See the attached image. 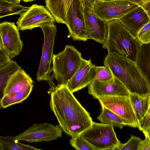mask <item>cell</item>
<instances>
[{"label":"cell","mask_w":150,"mask_h":150,"mask_svg":"<svg viewBox=\"0 0 150 150\" xmlns=\"http://www.w3.org/2000/svg\"><path fill=\"white\" fill-rule=\"evenodd\" d=\"M50 105L62 130L71 137L80 134L92 125L90 114L66 85L50 88Z\"/></svg>","instance_id":"6da1fadb"},{"label":"cell","mask_w":150,"mask_h":150,"mask_svg":"<svg viewBox=\"0 0 150 150\" xmlns=\"http://www.w3.org/2000/svg\"><path fill=\"white\" fill-rule=\"evenodd\" d=\"M103 63L114 77L122 82L130 93L142 96L150 95V85L136 62L113 53L106 55Z\"/></svg>","instance_id":"7a4b0ae2"},{"label":"cell","mask_w":150,"mask_h":150,"mask_svg":"<svg viewBox=\"0 0 150 150\" xmlns=\"http://www.w3.org/2000/svg\"><path fill=\"white\" fill-rule=\"evenodd\" d=\"M108 35L102 47L136 62L141 43L119 19L108 22Z\"/></svg>","instance_id":"3957f363"},{"label":"cell","mask_w":150,"mask_h":150,"mask_svg":"<svg viewBox=\"0 0 150 150\" xmlns=\"http://www.w3.org/2000/svg\"><path fill=\"white\" fill-rule=\"evenodd\" d=\"M83 59L81 53L74 47L67 45L62 51L53 55L52 77L56 79L58 84L66 85L78 69Z\"/></svg>","instance_id":"277c9868"},{"label":"cell","mask_w":150,"mask_h":150,"mask_svg":"<svg viewBox=\"0 0 150 150\" xmlns=\"http://www.w3.org/2000/svg\"><path fill=\"white\" fill-rule=\"evenodd\" d=\"M34 81L29 75L22 68L11 78L0 98V108H5L22 102L31 93Z\"/></svg>","instance_id":"5b68a950"},{"label":"cell","mask_w":150,"mask_h":150,"mask_svg":"<svg viewBox=\"0 0 150 150\" xmlns=\"http://www.w3.org/2000/svg\"><path fill=\"white\" fill-rule=\"evenodd\" d=\"M44 36L42 44V54L37 74L36 79L38 81H46L50 88L56 86L51 76L52 71L51 67L53 54V49L57 29L54 23H44L39 26Z\"/></svg>","instance_id":"8992f818"},{"label":"cell","mask_w":150,"mask_h":150,"mask_svg":"<svg viewBox=\"0 0 150 150\" xmlns=\"http://www.w3.org/2000/svg\"><path fill=\"white\" fill-rule=\"evenodd\" d=\"M80 135L95 150H116L120 142L118 139L113 127L93 122L91 127Z\"/></svg>","instance_id":"52a82bcc"},{"label":"cell","mask_w":150,"mask_h":150,"mask_svg":"<svg viewBox=\"0 0 150 150\" xmlns=\"http://www.w3.org/2000/svg\"><path fill=\"white\" fill-rule=\"evenodd\" d=\"M84 7L81 0H73L67 13L65 24L69 36L74 41L85 42L89 39L84 16Z\"/></svg>","instance_id":"ba28073f"},{"label":"cell","mask_w":150,"mask_h":150,"mask_svg":"<svg viewBox=\"0 0 150 150\" xmlns=\"http://www.w3.org/2000/svg\"><path fill=\"white\" fill-rule=\"evenodd\" d=\"M97 99L101 106L108 108L121 118L126 125L138 127V121L129 97L107 96Z\"/></svg>","instance_id":"9c48e42d"},{"label":"cell","mask_w":150,"mask_h":150,"mask_svg":"<svg viewBox=\"0 0 150 150\" xmlns=\"http://www.w3.org/2000/svg\"><path fill=\"white\" fill-rule=\"evenodd\" d=\"M139 6L130 0H105L96 2L92 9L101 18L108 22L119 19Z\"/></svg>","instance_id":"30bf717a"},{"label":"cell","mask_w":150,"mask_h":150,"mask_svg":"<svg viewBox=\"0 0 150 150\" xmlns=\"http://www.w3.org/2000/svg\"><path fill=\"white\" fill-rule=\"evenodd\" d=\"M62 130L59 124L54 125L47 122L35 123L15 138L18 141L30 143L48 142L61 137Z\"/></svg>","instance_id":"8fae6325"},{"label":"cell","mask_w":150,"mask_h":150,"mask_svg":"<svg viewBox=\"0 0 150 150\" xmlns=\"http://www.w3.org/2000/svg\"><path fill=\"white\" fill-rule=\"evenodd\" d=\"M55 20L46 7L33 4L21 14L16 24L19 30L23 31L31 30L44 23H54Z\"/></svg>","instance_id":"7c38bea8"},{"label":"cell","mask_w":150,"mask_h":150,"mask_svg":"<svg viewBox=\"0 0 150 150\" xmlns=\"http://www.w3.org/2000/svg\"><path fill=\"white\" fill-rule=\"evenodd\" d=\"M19 30L14 22L5 21L0 24V48L12 59L19 55L23 46Z\"/></svg>","instance_id":"4fadbf2b"},{"label":"cell","mask_w":150,"mask_h":150,"mask_svg":"<svg viewBox=\"0 0 150 150\" xmlns=\"http://www.w3.org/2000/svg\"><path fill=\"white\" fill-rule=\"evenodd\" d=\"M88 93L94 98L107 96L129 97L130 93L124 84L117 78L106 81L94 79L88 87Z\"/></svg>","instance_id":"5bb4252c"},{"label":"cell","mask_w":150,"mask_h":150,"mask_svg":"<svg viewBox=\"0 0 150 150\" xmlns=\"http://www.w3.org/2000/svg\"><path fill=\"white\" fill-rule=\"evenodd\" d=\"M100 66L93 64L91 60L82 59L79 67L66 86L73 93L88 86L95 79Z\"/></svg>","instance_id":"9a60e30c"},{"label":"cell","mask_w":150,"mask_h":150,"mask_svg":"<svg viewBox=\"0 0 150 150\" xmlns=\"http://www.w3.org/2000/svg\"><path fill=\"white\" fill-rule=\"evenodd\" d=\"M84 13L89 39L103 45L107 36L108 22L101 18L89 8L84 7Z\"/></svg>","instance_id":"2e32d148"},{"label":"cell","mask_w":150,"mask_h":150,"mask_svg":"<svg viewBox=\"0 0 150 150\" xmlns=\"http://www.w3.org/2000/svg\"><path fill=\"white\" fill-rule=\"evenodd\" d=\"M119 20L136 38L138 31L150 21V18L147 14L140 6Z\"/></svg>","instance_id":"e0dca14e"},{"label":"cell","mask_w":150,"mask_h":150,"mask_svg":"<svg viewBox=\"0 0 150 150\" xmlns=\"http://www.w3.org/2000/svg\"><path fill=\"white\" fill-rule=\"evenodd\" d=\"M73 0H45L46 7L58 23L66 24L67 11Z\"/></svg>","instance_id":"ac0fdd59"},{"label":"cell","mask_w":150,"mask_h":150,"mask_svg":"<svg viewBox=\"0 0 150 150\" xmlns=\"http://www.w3.org/2000/svg\"><path fill=\"white\" fill-rule=\"evenodd\" d=\"M136 62L150 85V42L141 44Z\"/></svg>","instance_id":"d6986e66"},{"label":"cell","mask_w":150,"mask_h":150,"mask_svg":"<svg viewBox=\"0 0 150 150\" xmlns=\"http://www.w3.org/2000/svg\"><path fill=\"white\" fill-rule=\"evenodd\" d=\"M129 97L138 122L149 108L150 95L142 96L130 93Z\"/></svg>","instance_id":"ffe728a7"},{"label":"cell","mask_w":150,"mask_h":150,"mask_svg":"<svg viewBox=\"0 0 150 150\" xmlns=\"http://www.w3.org/2000/svg\"><path fill=\"white\" fill-rule=\"evenodd\" d=\"M21 69L15 61L12 60L6 66L0 68V90L1 98L9 80L19 70Z\"/></svg>","instance_id":"44dd1931"},{"label":"cell","mask_w":150,"mask_h":150,"mask_svg":"<svg viewBox=\"0 0 150 150\" xmlns=\"http://www.w3.org/2000/svg\"><path fill=\"white\" fill-rule=\"evenodd\" d=\"M41 150L29 145L18 142L15 137L7 135L0 137V150Z\"/></svg>","instance_id":"7402d4cb"},{"label":"cell","mask_w":150,"mask_h":150,"mask_svg":"<svg viewBox=\"0 0 150 150\" xmlns=\"http://www.w3.org/2000/svg\"><path fill=\"white\" fill-rule=\"evenodd\" d=\"M101 106V111L97 118L102 123L120 129L126 125L123 120L118 115L105 107Z\"/></svg>","instance_id":"603a6c76"},{"label":"cell","mask_w":150,"mask_h":150,"mask_svg":"<svg viewBox=\"0 0 150 150\" xmlns=\"http://www.w3.org/2000/svg\"><path fill=\"white\" fill-rule=\"evenodd\" d=\"M29 8L8 0H0V18L11 15L21 14Z\"/></svg>","instance_id":"cb8c5ba5"},{"label":"cell","mask_w":150,"mask_h":150,"mask_svg":"<svg viewBox=\"0 0 150 150\" xmlns=\"http://www.w3.org/2000/svg\"><path fill=\"white\" fill-rule=\"evenodd\" d=\"M69 142L72 146L77 150H95L80 134L72 137Z\"/></svg>","instance_id":"d4e9b609"},{"label":"cell","mask_w":150,"mask_h":150,"mask_svg":"<svg viewBox=\"0 0 150 150\" xmlns=\"http://www.w3.org/2000/svg\"><path fill=\"white\" fill-rule=\"evenodd\" d=\"M142 140L140 137L131 135L126 143L121 142L116 150H138V146Z\"/></svg>","instance_id":"484cf974"},{"label":"cell","mask_w":150,"mask_h":150,"mask_svg":"<svg viewBox=\"0 0 150 150\" xmlns=\"http://www.w3.org/2000/svg\"><path fill=\"white\" fill-rule=\"evenodd\" d=\"M136 38L141 44L150 42V21L138 31Z\"/></svg>","instance_id":"4316f807"},{"label":"cell","mask_w":150,"mask_h":150,"mask_svg":"<svg viewBox=\"0 0 150 150\" xmlns=\"http://www.w3.org/2000/svg\"><path fill=\"white\" fill-rule=\"evenodd\" d=\"M114 78V76L109 69L104 66H100L97 71L95 79L100 81H106Z\"/></svg>","instance_id":"83f0119b"},{"label":"cell","mask_w":150,"mask_h":150,"mask_svg":"<svg viewBox=\"0 0 150 150\" xmlns=\"http://www.w3.org/2000/svg\"><path fill=\"white\" fill-rule=\"evenodd\" d=\"M137 127L142 131L150 128V106L143 117L138 121Z\"/></svg>","instance_id":"f1b7e54d"},{"label":"cell","mask_w":150,"mask_h":150,"mask_svg":"<svg viewBox=\"0 0 150 150\" xmlns=\"http://www.w3.org/2000/svg\"><path fill=\"white\" fill-rule=\"evenodd\" d=\"M12 60L4 50L0 48V68L6 65Z\"/></svg>","instance_id":"f546056e"},{"label":"cell","mask_w":150,"mask_h":150,"mask_svg":"<svg viewBox=\"0 0 150 150\" xmlns=\"http://www.w3.org/2000/svg\"><path fill=\"white\" fill-rule=\"evenodd\" d=\"M145 10L150 18V0H130Z\"/></svg>","instance_id":"4dcf8cb0"},{"label":"cell","mask_w":150,"mask_h":150,"mask_svg":"<svg viewBox=\"0 0 150 150\" xmlns=\"http://www.w3.org/2000/svg\"><path fill=\"white\" fill-rule=\"evenodd\" d=\"M145 138L142 140L138 146V150H150V141L148 138Z\"/></svg>","instance_id":"1f68e13d"},{"label":"cell","mask_w":150,"mask_h":150,"mask_svg":"<svg viewBox=\"0 0 150 150\" xmlns=\"http://www.w3.org/2000/svg\"><path fill=\"white\" fill-rule=\"evenodd\" d=\"M105 0H81L84 7L93 9L94 4L98 1H104Z\"/></svg>","instance_id":"d6a6232c"},{"label":"cell","mask_w":150,"mask_h":150,"mask_svg":"<svg viewBox=\"0 0 150 150\" xmlns=\"http://www.w3.org/2000/svg\"><path fill=\"white\" fill-rule=\"evenodd\" d=\"M142 132L145 137H147L150 141V128Z\"/></svg>","instance_id":"836d02e7"},{"label":"cell","mask_w":150,"mask_h":150,"mask_svg":"<svg viewBox=\"0 0 150 150\" xmlns=\"http://www.w3.org/2000/svg\"><path fill=\"white\" fill-rule=\"evenodd\" d=\"M9 1H13L14 2L20 3L21 0H8Z\"/></svg>","instance_id":"e575fe53"},{"label":"cell","mask_w":150,"mask_h":150,"mask_svg":"<svg viewBox=\"0 0 150 150\" xmlns=\"http://www.w3.org/2000/svg\"><path fill=\"white\" fill-rule=\"evenodd\" d=\"M23 1L24 2H31L33 1H35V0H21Z\"/></svg>","instance_id":"d590c367"}]
</instances>
